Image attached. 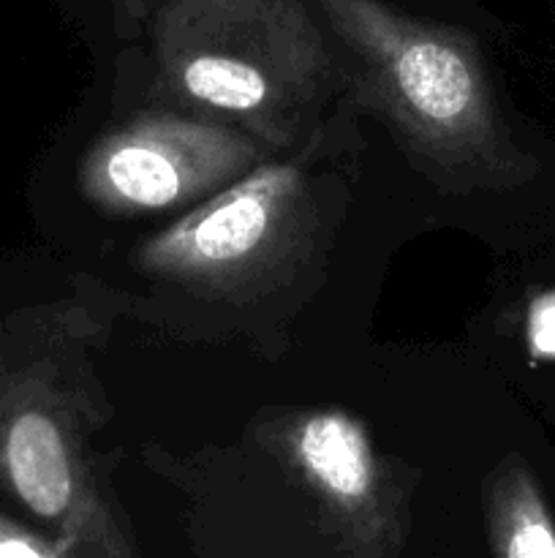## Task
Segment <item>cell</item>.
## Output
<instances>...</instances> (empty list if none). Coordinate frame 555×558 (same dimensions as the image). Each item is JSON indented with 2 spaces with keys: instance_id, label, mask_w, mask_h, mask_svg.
Segmentation results:
<instances>
[{
  "instance_id": "cell-7",
  "label": "cell",
  "mask_w": 555,
  "mask_h": 558,
  "mask_svg": "<svg viewBox=\"0 0 555 558\" xmlns=\"http://www.w3.org/2000/svg\"><path fill=\"white\" fill-rule=\"evenodd\" d=\"M493 558H555V521L536 477L522 461H506L484 488Z\"/></svg>"
},
{
  "instance_id": "cell-9",
  "label": "cell",
  "mask_w": 555,
  "mask_h": 558,
  "mask_svg": "<svg viewBox=\"0 0 555 558\" xmlns=\"http://www.w3.org/2000/svg\"><path fill=\"white\" fill-rule=\"evenodd\" d=\"M528 347L533 357H555V289L539 294L528 311Z\"/></svg>"
},
{
  "instance_id": "cell-3",
  "label": "cell",
  "mask_w": 555,
  "mask_h": 558,
  "mask_svg": "<svg viewBox=\"0 0 555 558\" xmlns=\"http://www.w3.org/2000/svg\"><path fill=\"white\" fill-rule=\"evenodd\" d=\"M150 27L158 96L267 150L297 142L337 74L310 0H158Z\"/></svg>"
},
{
  "instance_id": "cell-6",
  "label": "cell",
  "mask_w": 555,
  "mask_h": 558,
  "mask_svg": "<svg viewBox=\"0 0 555 558\" xmlns=\"http://www.w3.org/2000/svg\"><path fill=\"white\" fill-rule=\"evenodd\" d=\"M281 439L283 461L313 505L330 558H400L406 494L351 414H294Z\"/></svg>"
},
{
  "instance_id": "cell-8",
  "label": "cell",
  "mask_w": 555,
  "mask_h": 558,
  "mask_svg": "<svg viewBox=\"0 0 555 558\" xmlns=\"http://www.w3.org/2000/svg\"><path fill=\"white\" fill-rule=\"evenodd\" d=\"M0 558H76V554L33 523L0 512Z\"/></svg>"
},
{
  "instance_id": "cell-5",
  "label": "cell",
  "mask_w": 555,
  "mask_h": 558,
  "mask_svg": "<svg viewBox=\"0 0 555 558\" xmlns=\"http://www.w3.org/2000/svg\"><path fill=\"white\" fill-rule=\"evenodd\" d=\"M267 156L248 131L199 112H139L107 131L79 163V191L109 216L190 210Z\"/></svg>"
},
{
  "instance_id": "cell-2",
  "label": "cell",
  "mask_w": 555,
  "mask_h": 558,
  "mask_svg": "<svg viewBox=\"0 0 555 558\" xmlns=\"http://www.w3.org/2000/svg\"><path fill=\"white\" fill-rule=\"evenodd\" d=\"M351 54L365 107L452 185H515L531 172L495 109L466 33L417 20L384 0H310Z\"/></svg>"
},
{
  "instance_id": "cell-10",
  "label": "cell",
  "mask_w": 555,
  "mask_h": 558,
  "mask_svg": "<svg viewBox=\"0 0 555 558\" xmlns=\"http://www.w3.org/2000/svg\"><path fill=\"white\" fill-rule=\"evenodd\" d=\"M156 3L158 0H118V14L125 22H139L145 16H150Z\"/></svg>"
},
{
  "instance_id": "cell-4",
  "label": "cell",
  "mask_w": 555,
  "mask_h": 558,
  "mask_svg": "<svg viewBox=\"0 0 555 558\" xmlns=\"http://www.w3.org/2000/svg\"><path fill=\"white\" fill-rule=\"evenodd\" d=\"M313 227V189L303 163L261 161L145 240L134 265L188 289L245 292L292 265Z\"/></svg>"
},
{
  "instance_id": "cell-1",
  "label": "cell",
  "mask_w": 555,
  "mask_h": 558,
  "mask_svg": "<svg viewBox=\"0 0 555 558\" xmlns=\"http://www.w3.org/2000/svg\"><path fill=\"white\" fill-rule=\"evenodd\" d=\"M60 308L0 322V496L76 558H145L92 447V401Z\"/></svg>"
}]
</instances>
